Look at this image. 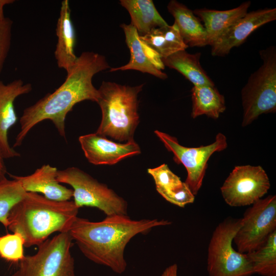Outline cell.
Listing matches in <instances>:
<instances>
[{"instance_id": "cell-1", "label": "cell", "mask_w": 276, "mask_h": 276, "mask_svg": "<svg viewBox=\"0 0 276 276\" xmlns=\"http://www.w3.org/2000/svg\"><path fill=\"white\" fill-rule=\"evenodd\" d=\"M109 67L104 56L93 52L82 53L58 88L24 110L19 120L20 130L13 147L20 146L29 131L45 120L51 121L59 134L65 138L66 115L79 102H97L98 90L93 85V78Z\"/></svg>"}, {"instance_id": "cell-2", "label": "cell", "mask_w": 276, "mask_h": 276, "mask_svg": "<svg viewBox=\"0 0 276 276\" xmlns=\"http://www.w3.org/2000/svg\"><path fill=\"white\" fill-rule=\"evenodd\" d=\"M171 224L164 219L133 220L124 214L106 216L99 222L77 217L68 232L86 258L122 274L127 266L124 251L131 239L155 227Z\"/></svg>"}, {"instance_id": "cell-3", "label": "cell", "mask_w": 276, "mask_h": 276, "mask_svg": "<svg viewBox=\"0 0 276 276\" xmlns=\"http://www.w3.org/2000/svg\"><path fill=\"white\" fill-rule=\"evenodd\" d=\"M78 210L73 201H57L27 192L10 210L8 228L22 236L25 247L38 246L54 233L68 232Z\"/></svg>"}, {"instance_id": "cell-4", "label": "cell", "mask_w": 276, "mask_h": 276, "mask_svg": "<svg viewBox=\"0 0 276 276\" xmlns=\"http://www.w3.org/2000/svg\"><path fill=\"white\" fill-rule=\"evenodd\" d=\"M144 84L135 86L103 81L98 89L102 112L101 123L96 133L119 142L134 140L139 123L138 95Z\"/></svg>"}, {"instance_id": "cell-5", "label": "cell", "mask_w": 276, "mask_h": 276, "mask_svg": "<svg viewBox=\"0 0 276 276\" xmlns=\"http://www.w3.org/2000/svg\"><path fill=\"white\" fill-rule=\"evenodd\" d=\"M262 65L249 77L241 90L243 108L242 126L261 114L276 110V50L268 47L260 52Z\"/></svg>"}, {"instance_id": "cell-6", "label": "cell", "mask_w": 276, "mask_h": 276, "mask_svg": "<svg viewBox=\"0 0 276 276\" xmlns=\"http://www.w3.org/2000/svg\"><path fill=\"white\" fill-rule=\"evenodd\" d=\"M241 223V218L227 217L214 229L208 249L209 276H251L254 274L246 254L236 250L232 245Z\"/></svg>"}, {"instance_id": "cell-7", "label": "cell", "mask_w": 276, "mask_h": 276, "mask_svg": "<svg viewBox=\"0 0 276 276\" xmlns=\"http://www.w3.org/2000/svg\"><path fill=\"white\" fill-rule=\"evenodd\" d=\"M73 241L69 232L47 239L35 255L25 256L11 276H75Z\"/></svg>"}, {"instance_id": "cell-8", "label": "cell", "mask_w": 276, "mask_h": 276, "mask_svg": "<svg viewBox=\"0 0 276 276\" xmlns=\"http://www.w3.org/2000/svg\"><path fill=\"white\" fill-rule=\"evenodd\" d=\"M57 180L73 190V201L79 209L83 206L96 208L106 216L127 215V203L106 185L75 167L58 170Z\"/></svg>"}, {"instance_id": "cell-9", "label": "cell", "mask_w": 276, "mask_h": 276, "mask_svg": "<svg viewBox=\"0 0 276 276\" xmlns=\"http://www.w3.org/2000/svg\"><path fill=\"white\" fill-rule=\"evenodd\" d=\"M154 133L166 149L173 153L175 163L185 166L187 172L185 182L192 194L196 195L201 187L210 157L215 152L223 151L227 146L225 135L218 133L215 142L206 146L186 147L179 144L176 137L167 133L157 130Z\"/></svg>"}, {"instance_id": "cell-10", "label": "cell", "mask_w": 276, "mask_h": 276, "mask_svg": "<svg viewBox=\"0 0 276 276\" xmlns=\"http://www.w3.org/2000/svg\"><path fill=\"white\" fill-rule=\"evenodd\" d=\"M233 241L238 251L247 254L258 248L276 231V196L260 199L244 213Z\"/></svg>"}, {"instance_id": "cell-11", "label": "cell", "mask_w": 276, "mask_h": 276, "mask_svg": "<svg viewBox=\"0 0 276 276\" xmlns=\"http://www.w3.org/2000/svg\"><path fill=\"white\" fill-rule=\"evenodd\" d=\"M270 187L269 178L260 166H236L220 188L225 202L231 206L252 204Z\"/></svg>"}, {"instance_id": "cell-12", "label": "cell", "mask_w": 276, "mask_h": 276, "mask_svg": "<svg viewBox=\"0 0 276 276\" xmlns=\"http://www.w3.org/2000/svg\"><path fill=\"white\" fill-rule=\"evenodd\" d=\"M79 142L87 160L95 165H113L141 152L134 140L117 143L97 133L81 135Z\"/></svg>"}, {"instance_id": "cell-13", "label": "cell", "mask_w": 276, "mask_h": 276, "mask_svg": "<svg viewBox=\"0 0 276 276\" xmlns=\"http://www.w3.org/2000/svg\"><path fill=\"white\" fill-rule=\"evenodd\" d=\"M276 19L275 8H265L247 13L237 20L211 45L212 55L223 56L242 44L255 30Z\"/></svg>"}, {"instance_id": "cell-14", "label": "cell", "mask_w": 276, "mask_h": 276, "mask_svg": "<svg viewBox=\"0 0 276 276\" xmlns=\"http://www.w3.org/2000/svg\"><path fill=\"white\" fill-rule=\"evenodd\" d=\"M125 36V42L130 51L129 61L118 67H111L110 72L133 70L151 74L165 80L167 75L163 72L165 65L161 58L140 38L136 29L131 24L121 25Z\"/></svg>"}, {"instance_id": "cell-15", "label": "cell", "mask_w": 276, "mask_h": 276, "mask_svg": "<svg viewBox=\"0 0 276 276\" xmlns=\"http://www.w3.org/2000/svg\"><path fill=\"white\" fill-rule=\"evenodd\" d=\"M32 89L31 83H24L21 79L14 80L6 84L0 80V149L4 158L20 156L10 146L8 133L17 120L14 108L15 99L30 93Z\"/></svg>"}, {"instance_id": "cell-16", "label": "cell", "mask_w": 276, "mask_h": 276, "mask_svg": "<svg viewBox=\"0 0 276 276\" xmlns=\"http://www.w3.org/2000/svg\"><path fill=\"white\" fill-rule=\"evenodd\" d=\"M57 168L47 164L29 175H9L18 181L26 192L40 193L47 198L54 201H68L73 197V191L57 181Z\"/></svg>"}, {"instance_id": "cell-17", "label": "cell", "mask_w": 276, "mask_h": 276, "mask_svg": "<svg viewBox=\"0 0 276 276\" xmlns=\"http://www.w3.org/2000/svg\"><path fill=\"white\" fill-rule=\"evenodd\" d=\"M56 33L58 39L55 57L58 67L65 70L67 73L78 58L74 53L75 32L68 0H63L61 2Z\"/></svg>"}, {"instance_id": "cell-18", "label": "cell", "mask_w": 276, "mask_h": 276, "mask_svg": "<svg viewBox=\"0 0 276 276\" xmlns=\"http://www.w3.org/2000/svg\"><path fill=\"white\" fill-rule=\"evenodd\" d=\"M250 2H245L235 8L219 11L207 9H196L193 12L204 23L206 45H212L237 20L244 16Z\"/></svg>"}, {"instance_id": "cell-19", "label": "cell", "mask_w": 276, "mask_h": 276, "mask_svg": "<svg viewBox=\"0 0 276 276\" xmlns=\"http://www.w3.org/2000/svg\"><path fill=\"white\" fill-rule=\"evenodd\" d=\"M167 9L174 18V23L188 47L206 45L205 28L191 10L175 0L170 1Z\"/></svg>"}, {"instance_id": "cell-20", "label": "cell", "mask_w": 276, "mask_h": 276, "mask_svg": "<svg viewBox=\"0 0 276 276\" xmlns=\"http://www.w3.org/2000/svg\"><path fill=\"white\" fill-rule=\"evenodd\" d=\"M121 5L128 12L131 25L139 36L152 30L168 25L161 16L152 0H121Z\"/></svg>"}, {"instance_id": "cell-21", "label": "cell", "mask_w": 276, "mask_h": 276, "mask_svg": "<svg viewBox=\"0 0 276 276\" xmlns=\"http://www.w3.org/2000/svg\"><path fill=\"white\" fill-rule=\"evenodd\" d=\"M140 39L156 53L161 59L165 58L188 48L183 42L176 25H167L152 30L140 36Z\"/></svg>"}, {"instance_id": "cell-22", "label": "cell", "mask_w": 276, "mask_h": 276, "mask_svg": "<svg viewBox=\"0 0 276 276\" xmlns=\"http://www.w3.org/2000/svg\"><path fill=\"white\" fill-rule=\"evenodd\" d=\"M200 53L192 54L182 50L162 59V61L165 66L177 71L194 86H214V82L200 65Z\"/></svg>"}, {"instance_id": "cell-23", "label": "cell", "mask_w": 276, "mask_h": 276, "mask_svg": "<svg viewBox=\"0 0 276 276\" xmlns=\"http://www.w3.org/2000/svg\"><path fill=\"white\" fill-rule=\"evenodd\" d=\"M191 117L205 114L216 119L226 109L225 99L214 86H194L192 89Z\"/></svg>"}, {"instance_id": "cell-24", "label": "cell", "mask_w": 276, "mask_h": 276, "mask_svg": "<svg viewBox=\"0 0 276 276\" xmlns=\"http://www.w3.org/2000/svg\"><path fill=\"white\" fill-rule=\"evenodd\" d=\"M246 254L254 274L276 276V231L258 248Z\"/></svg>"}, {"instance_id": "cell-25", "label": "cell", "mask_w": 276, "mask_h": 276, "mask_svg": "<svg viewBox=\"0 0 276 276\" xmlns=\"http://www.w3.org/2000/svg\"><path fill=\"white\" fill-rule=\"evenodd\" d=\"M20 183L5 177L0 180V223L8 228L9 213L26 194Z\"/></svg>"}, {"instance_id": "cell-26", "label": "cell", "mask_w": 276, "mask_h": 276, "mask_svg": "<svg viewBox=\"0 0 276 276\" xmlns=\"http://www.w3.org/2000/svg\"><path fill=\"white\" fill-rule=\"evenodd\" d=\"M148 173L153 178L156 191L165 199L185 185V182H182L165 164L148 169Z\"/></svg>"}, {"instance_id": "cell-27", "label": "cell", "mask_w": 276, "mask_h": 276, "mask_svg": "<svg viewBox=\"0 0 276 276\" xmlns=\"http://www.w3.org/2000/svg\"><path fill=\"white\" fill-rule=\"evenodd\" d=\"M25 239L18 233L0 236V257L12 262H18L25 257Z\"/></svg>"}, {"instance_id": "cell-28", "label": "cell", "mask_w": 276, "mask_h": 276, "mask_svg": "<svg viewBox=\"0 0 276 276\" xmlns=\"http://www.w3.org/2000/svg\"><path fill=\"white\" fill-rule=\"evenodd\" d=\"M12 25L8 17L0 19V74L10 49Z\"/></svg>"}, {"instance_id": "cell-29", "label": "cell", "mask_w": 276, "mask_h": 276, "mask_svg": "<svg viewBox=\"0 0 276 276\" xmlns=\"http://www.w3.org/2000/svg\"><path fill=\"white\" fill-rule=\"evenodd\" d=\"M177 273V265L173 264L166 268L160 276H178Z\"/></svg>"}, {"instance_id": "cell-30", "label": "cell", "mask_w": 276, "mask_h": 276, "mask_svg": "<svg viewBox=\"0 0 276 276\" xmlns=\"http://www.w3.org/2000/svg\"><path fill=\"white\" fill-rule=\"evenodd\" d=\"M4 157L0 149V180L6 177L7 169L4 163Z\"/></svg>"}, {"instance_id": "cell-31", "label": "cell", "mask_w": 276, "mask_h": 276, "mask_svg": "<svg viewBox=\"0 0 276 276\" xmlns=\"http://www.w3.org/2000/svg\"><path fill=\"white\" fill-rule=\"evenodd\" d=\"M14 2V0H0V19H3L5 17L4 14V7Z\"/></svg>"}]
</instances>
